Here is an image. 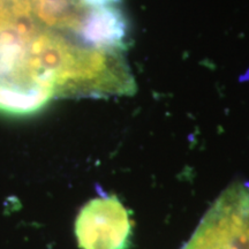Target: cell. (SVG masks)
I'll return each instance as SVG.
<instances>
[{
    "mask_svg": "<svg viewBox=\"0 0 249 249\" xmlns=\"http://www.w3.org/2000/svg\"><path fill=\"white\" fill-rule=\"evenodd\" d=\"M182 249H249V186L227 187Z\"/></svg>",
    "mask_w": 249,
    "mask_h": 249,
    "instance_id": "obj_1",
    "label": "cell"
},
{
    "mask_svg": "<svg viewBox=\"0 0 249 249\" xmlns=\"http://www.w3.org/2000/svg\"><path fill=\"white\" fill-rule=\"evenodd\" d=\"M74 232L80 249H128L133 223L116 195L92 198L77 213Z\"/></svg>",
    "mask_w": 249,
    "mask_h": 249,
    "instance_id": "obj_2",
    "label": "cell"
},
{
    "mask_svg": "<svg viewBox=\"0 0 249 249\" xmlns=\"http://www.w3.org/2000/svg\"><path fill=\"white\" fill-rule=\"evenodd\" d=\"M81 38L87 46L123 52L130 44V24L119 6L90 9L83 21Z\"/></svg>",
    "mask_w": 249,
    "mask_h": 249,
    "instance_id": "obj_3",
    "label": "cell"
},
{
    "mask_svg": "<svg viewBox=\"0 0 249 249\" xmlns=\"http://www.w3.org/2000/svg\"><path fill=\"white\" fill-rule=\"evenodd\" d=\"M80 2L88 9H95L107 6H118L121 0H80Z\"/></svg>",
    "mask_w": 249,
    "mask_h": 249,
    "instance_id": "obj_4",
    "label": "cell"
}]
</instances>
